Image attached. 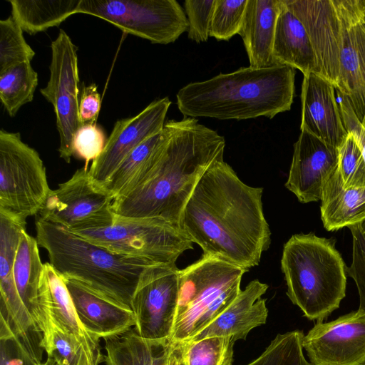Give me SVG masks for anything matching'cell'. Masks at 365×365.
<instances>
[{"instance_id":"cell-1","label":"cell","mask_w":365,"mask_h":365,"mask_svg":"<svg viewBox=\"0 0 365 365\" xmlns=\"http://www.w3.org/2000/svg\"><path fill=\"white\" fill-rule=\"evenodd\" d=\"M262 187L244 183L223 160L205 171L182 212L179 227L202 250L247 270L271 243L262 209Z\"/></svg>"},{"instance_id":"cell-2","label":"cell","mask_w":365,"mask_h":365,"mask_svg":"<svg viewBox=\"0 0 365 365\" xmlns=\"http://www.w3.org/2000/svg\"><path fill=\"white\" fill-rule=\"evenodd\" d=\"M165 125L168 137L152 169L138 187L113 201L115 215L155 218L179 227L183 208L200 178L223 156L224 137L196 118L170 120Z\"/></svg>"},{"instance_id":"cell-3","label":"cell","mask_w":365,"mask_h":365,"mask_svg":"<svg viewBox=\"0 0 365 365\" xmlns=\"http://www.w3.org/2000/svg\"><path fill=\"white\" fill-rule=\"evenodd\" d=\"M294 78L295 69L287 65L241 67L187 84L177 93L176 103L185 117L193 118H273L291 109Z\"/></svg>"},{"instance_id":"cell-4","label":"cell","mask_w":365,"mask_h":365,"mask_svg":"<svg viewBox=\"0 0 365 365\" xmlns=\"http://www.w3.org/2000/svg\"><path fill=\"white\" fill-rule=\"evenodd\" d=\"M35 227L38 245L47 252L48 262L63 279L76 280L126 307L130 308L143 272L156 264L112 252L38 217Z\"/></svg>"},{"instance_id":"cell-5","label":"cell","mask_w":365,"mask_h":365,"mask_svg":"<svg viewBox=\"0 0 365 365\" xmlns=\"http://www.w3.org/2000/svg\"><path fill=\"white\" fill-rule=\"evenodd\" d=\"M335 242L310 232L292 235L283 247L287 295L309 320L327 318L346 294L347 267Z\"/></svg>"},{"instance_id":"cell-6","label":"cell","mask_w":365,"mask_h":365,"mask_svg":"<svg viewBox=\"0 0 365 365\" xmlns=\"http://www.w3.org/2000/svg\"><path fill=\"white\" fill-rule=\"evenodd\" d=\"M247 271L206 255L180 269L178 307L170 343L190 340L221 314L239 294L242 277Z\"/></svg>"},{"instance_id":"cell-7","label":"cell","mask_w":365,"mask_h":365,"mask_svg":"<svg viewBox=\"0 0 365 365\" xmlns=\"http://www.w3.org/2000/svg\"><path fill=\"white\" fill-rule=\"evenodd\" d=\"M73 232L112 252L152 264H175L181 254L193 247L179 227L155 218L115 215L109 227Z\"/></svg>"},{"instance_id":"cell-8","label":"cell","mask_w":365,"mask_h":365,"mask_svg":"<svg viewBox=\"0 0 365 365\" xmlns=\"http://www.w3.org/2000/svg\"><path fill=\"white\" fill-rule=\"evenodd\" d=\"M38 152L20 133L0 130V210L20 219L38 215L51 192Z\"/></svg>"},{"instance_id":"cell-9","label":"cell","mask_w":365,"mask_h":365,"mask_svg":"<svg viewBox=\"0 0 365 365\" xmlns=\"http://www.w3.org/2000/svg\"><path fill=\"white\" fill-rule=\"evenodd\" d=\"M305 28L319 76L335 88L346 34L365 18V0H283Z\"/></svg>"},{"instance_id":"cell-10","label":"cell","mask_w":365,"mask_h":365,"mask_svg":"<svg viewBox=\"0 0 365 365\" xmlns=\"http://www.w3.org/2000/svg\"><path fill=\"white\" fill-rule=\"evenodd\" d=\"M78 13L153 43H173L188 30L187 16L176 0H81Z\"/></svg>"},{"instance_id":"cell-11","label":"cell","mask_w":365,"mask_h":365,"mask_svg":"<svg viewBox=\"0 0 365 365\" xmlns=\"http://www.w3.org/2000/svg\"><path fill=\"white\" fill-rule=\"evenodd\" d=\"M113 200L91 178L88 169H78L67 181L51 190L38 217L70 231L113 225Z\"/></svg>"},{"instance_id":"cell-12","label":"cell","mask_w":365,"mask_h":365,"mask_svg":"<svg viewBox=\"0 0 365 365\" xmlns=\"http://www.w3.org/2000/svg\"><path fill=\"white\" fill-rule=\"evenodd\" d=\"M50 76L41 95L53 107L60 137V158L71 162L72 139L81 126L79 120L80 79L77 48L65 31L61 29L51 42Z\"/></svg>"},{"instance_id":"cell-13","label":"cell","mask_w":365,"mask_h":365,"mask_svg":"<svg viewBox=\"0 0 365 365\" xmlns=\"http://www.w3.org/2000/svg\"><path fill=\"white\" fill-rule=\"evenodd\" d=\"M179 279L180 269L175 264H153L141 274L130 306L135 320L133 328L141 337L170 341L178 307Z\"/></svg>"},{"instance_id":"cell-14","label":"cell","mask_w":365,"mask_h":365,"mask_svg":"<svg viewBox=\"0 0 365 365\" xmlns=\"http://www.w3.org/2000/svg\"><path fill=\"white\" fill-rule=\"evenodd\" d=\"M302 346L313 365H365V313L356 310L317 322L304 336Z\"/></svg>"},{"instance_id":"cell-15","label":"cell","mask_w":365,"mask_h":365,"mask_svg":"<svg viewBox=\"0 0 365 365\" xmlns=\"http://www.w3.org/2000/svg\"><path fill=\"white\" fill-rule=\"evenodd\" d=\"M170 104L168 97L158 99L135 116L115 122L102 153L88 169L96 184L102 185L136 147L163 129Z\"/></svg>"},{"instance_id":"cell-16","label":"cell","mask_w":365,"mask_h":365,"mask_svg":"<svg viewBox=\"0 0 365 365\" xmlns=\"http://www.w3.org/2000/svg\"><path fill=\"white\" fill-rule=\"evenodd\" d=\"M338 149L301 130L285 187L302 203L321 200L324 184L338 165Z\"/></svg>"},{"instance_id":"cell-17","label":"cell","mask_w":365,"mask_h":365,"mask_svg":"<svg viewBox=\"0 0 365 365\" xmlns=\"http://www.w3.org/2000/svg\"><path fill=\"white\" fill-rule=\"evenodd\" d=\"M334 86L315 73L304 76L300 130L339 148L348 135L334 95Z\"/></svg>"},{"instance_id":"cell-18","label":"cell","mask_w":365,"mask_h":365,"mask_svg":"<svg viewBox=\"0 0 365 365\" xmlns=\"http://www.w3.org/2000/svg\"><path fill=\"white\" fill-rule=\"evenodd\" d=\"M38 244L26 230L21 235L14 264V279L19 295L30 314L45 343L51 330L50 319L41 301L47 287L45 264L41 262Z\"/></svg>"},{"instance_id":"cell-19","label":"cell","mask_w":365,"mask_h":365,"mask_svg":"<svg viewBox=\"0 0 365 365\" xmlns=\"http://www.w3.org/2000/svg\"><path fill=\"white\" fill-rule=\"evenodd\" d=\"M26 225V220L0 210V313L19 332H27L35 326L14 279L16 254Z\"/></svg>"},{"instance_id":"cell-20","label":"cell","mask_w":365,"mask_h":365,"mask_svg":"<svg viewBox=\"0 0 365 365\" xmlns=\"http://www.w3.org/2000/svg\"><path fill=\"white\" fill-rule=\"evenodd\" d=\"M267 289L258 279L251 281L221 314L188 341L214 336L230 337L233 341L245 339L252 329L267 322L268 309L262 296Z\"/></svg>"},{"instance_id":"cell-21","label":"cell","mask_w":365,"mask_h":365,"mask_svg":"<svg viewBox=\"0 0 365 365\" xmlns=\"http://www.w3.org/2000/svg\"><path fill=\"white\" fill-rule=\"evenodd\" d=\"M83 327L100 340L120 334L135 326L132 309L105 298L73 279H65Z\"/></svg>"},{"instance_id":"cell-22","label":"cell","mask_w":365,"mask_h":365,"mask_svg":"<svg viewBox=\"0 0 365 365\" xmlns=\"http://www.w3.org/2000/svg\"><path fill=\"white\" fill-rule=\"evenodd\" d=\"M282 0H248L242 26V38L250 66H276L272 51L276 26Z\"/></svg>"},{"instance_id":"cell-23","label":"cell","mask_w":365,"mask_h":365,"mask_svg":"<svg viewBox=\"0 0 365 365\" xmlns=\"http://www.w3.org/2000/svg\"><path fill=\"white\" fill-rule=\"evenodd\" d=\"M335 89L365 127V18L344 36Z\"/></svg>"},{"instance_id":"cell-24","label":"cell","mask_w":365,"mask_h":365,"mask_svg":"<svg viewBox=\"0 0 365 365\" xmlns=\"http://www.w3.org/2000/svg\"><path fill=\"white\" fill-rule=\"evenodd\" d=\"M321 202V218L327 230L360 225L365 232V187L345 188L338 165L324 184Z\"/></svg>"},{"instance_id":"cell-25","label":"cell","mask_w":365,"mask_h":365,"mask_svg":"<svg viewBox=\"0 0 365 365\" xmlns=\"http://www.w3.org/2000/svg\"><path fill=\"white\" fill-rule=\"evenodd\" d=\"M272 56L276 66H291L299 69L304 76L319 75L317 57L308 34L283 0L276 26Z\"/></svg>"},{"instance_id":"cell-26","label":"cell","mask_w":365,"mask_h":365,"mask_svg":"<svg viewBox=\"0 0 365 365\" xmlns=\"http://www.w3.org/2000/svg\"><path fill=\"white\" fill-rule=\"evenodd\" d=\"M44 264L48 284V294L44 309L51 323L74 335L91 356L98 364L102 363L100 340L92 336L81 323L64 279L49 262Z\"/></svg>"},{"instance_id":"cell-27","label":"cell","mask_w":365,"mask_h":365,"mask_svg":"<svg viewBox=\"0 0 365 365\" xmlns=\"http://www.w3.org/2000/svg\"><path fill=\"white\" fill-rule=\"evenodd\" d=\"M168 134L165 123L160 132L136 147L101 185L113 200L130 192L143 181L152 169Z\"/></svg>"},{"instance_id":"cell-28","label":"cell","mask_w":365,"mask_h":365,"mask_svg":"<svg viewBox=\"0 0 365 365\" xmlns=\"http://www.w3.org/2000/svg\"><path fill=\"white\" fill-rule=\"evenodd\" d=\"M104 341L106 365H165L170 350L169 341L145 339L133 327Z\"/></svg>"},{"instance_id":"cell-29","label":"cell","mask_w":365,"mask_h":365,"mask_svg":"<svg viewBox=\"0 0 365 365\" xmlns=\"http://www.w3.org/2000/svg\"><path fill=\"white\" fill-rule=\"evenodd\" d=\"M81 0H7L11 16L30 35L58 26L77 14Z\"/></svg>"},{"instance_id":"cell-30","label":"cell","mask_w":365,"mask_h":365,"mask_svg":"<svg viewBox=\"0 0 365 365\" xmlns=\"http://www.w3.org/2000/svg\"><path fill=\"white\" fill-rule=\"evenodd\" d=\"M38 86V73L31 61L12 66L0 73V100L10 117L34 99Z\"/></svg>"},{"instance_id":"cell-31","label":"cell","mask_w":365,"mask_h":365,"mask_svg":"<svg viewBox=\"0 0 365 365\" xmlns=\"http://www.w3.org/2000/svg\"><path fill=\"white\" fill-rule=\"evenodd\" d=\"M304 336L299 330L278 334L259 356L246 365H313L304 355Z\"/></svg>"},{"instance_id":"cell-32","label":"cell","mask_w":365,"mask_h":365,"mask_svg":"<svg viewBox=\"0 0 365 365\" xmlns=\"http://www.w3.org/2000/svg\"><path fill=\"white\" fill-rule=\"evenodd\" d=\"M187 365H232L235 341L230 337L214 336L179 342Z\"/></svg>"},{"instance_id":"cell-33","label":"cell","mask_w":365,"mask_h":365,"mask_svg":"<svg viewBox=\"0 0 365 365\" xmlns=\"http://www.w3.org/2000/svg\"><path fill=\"white\" fill-rule=\"evenodd\" d=\"M42 348L47 357L53 358L59 365H98L74 335L52 323L48 339Z\"/></svg>"},{"instance_id":"cell-34","label":"cell","mask_w":365,"mask_h":365,"mask_svg":"<svg viewBox=\"0 0 365 365\" xmlns=\"http://www.w3.org/2000/svg\"><path fill=\"white\" fill-rule=\"evenodd\" d=\"M35 51L26 43L23 30L12 16L0 21V73L31 61Z\"/></svg>"},{"instance_id":"cell-35","label":"cell","mask_w":365,"mask_h":365,"mask_svg":"<svg viewBox=\"0 0 365 365\" xmlns=\"http://www.w3.org/2000/svg\"><path fill=\"white\" fill-rule=\"evenodd\" d=\"M248 0H215L210 36L228 41L239 34L242 26Z\"/></svg>"},{"instance_id":"cell-36","label":"cell","mask_w":365,"mask_h":365,"mask_svg":"<svg viewBox=\"0 0 365 365\" xmlns=\"http://www.w3.org/2000/svg\"><path fill=\"white\" fill-rule=\"evenodd\" d=\"M338 169L344 187H365V158L361 147L351 133L338 148Z\"/></svg>"},{"instance_id":"cell-37","label":"cell","mask_w":365,"mask_h":365,"mask_svg":"<svg viewBox=\"0 0 365 365\" xmlns=\"http://www.w3.org/2000/svg\"><path fill=\"white\" fill-rule=\"evenodd\" d=\"M0 365H44L42 357L34 354L1 315Z\"/></svg>"},{"instance_id":"cell-38","label":"cell","mask_w":365,"mask_h":365,"mask_svg":"<svg viewBox=\"0 0 365 365\" xmlns=\"http://www.w3.org/2000/svg\"><path fill=\"white\" fill-rule=\"evenodd\" d=\"M107 139L103 129L96 123L82 125L74 134L71 143L72 156L85 161L88 169L90 161L102 153Z\"/></svg>"},{"instance_id":"cell-39","label":"cell","mask_w":365,"mask_h":365,"mask_svg":"<svg viewBox=\"0 0 365 365\" xmlns=\"http://www.w3.org/2000/svg\"><path fill=\"white\" fill-rule=\"evenodd\" d=\"M215 0H185L184 6L188 21L187 36L196 43L207 41Z\"/></svg>"},{"instance_id":"cell-40","label":"cell","mask_w":365,"mask_h":365,"mask_svg":"<svg viewBox=\"0 0 365 365\" xmlns=\"http://www.w3.org/2000/svg\"><path fill=\"white\" fill-rule=\"evenodd\" d=\"M352 235V262L346 273L355 282L359 296L358 310L365 313V232L360 225L348 227Z\"/></svg>"},{"instance_id":"cell-41","label":"cell","mask_w":365,"mask_h":365,"mask_svg":"<svg viewBox=\"0 0 365 365\" xmlns=\"http://www.w3.org/2000/svg\"><path fill=\"white\" fill-rule=\"evenodd\" d=\"M101 104V96L98 92V86L95 83H91L83 87L79 103V120L81 125L96 123Z\"/></svg>"},{"instance_id":"cell-42","label":"cell","mask_w":365,"mask_h":365,"mask_svg":"<svg viewBox=\"0 0 365 365\" xmlns=\"http://www.w3.org/2000/svg\"><path fill=\"white\" fill-rule=\"evenodd\" d=\"M339 96L341 98L339 106L344 128L347 133H351L354 135L365 158V127L359 121L347 101L344 97Z\"/></svg>"},{"instance_id":"cell-43","label":"cell","mask_w":365,"mask_h":365,"mask_svg":"<svg viewBox=\"0 0 365 365\" xmlns=\"http://www.w3.org/2000/svg\"><path fill=\"white\" fill-rule=\"evenodd\" d=\"M167 365H187L180 343H170Z\"/></svg>"},{"instance_id":"cell-44","label":"cell","mask_w":365,"mask_h":365,"mask_svg":"<svg viewBox=\"0 0 365 365\" xmlns=\"http://www.w3.org/2000/svg\"><path fill=\"white\" fill-rule=\"evenodd\" d=\"M44 365H59L53 358L47 357L46 361L44 362Z\"/></svg>"},{"instance_id":"cell-45","label":"cell","mask_w":365,"mask_h":365,"mask_svg":"<svg viewBox=\"0 0 365 365\" xmlns=\"http://www.w3.org/2000/svg\"><path fill=\"white\" fill-rule=\"evenodd\" d=\"M167 363H168V362H167ZM165 365H167V364H166Z\"/></svg>"}]
</instances>
